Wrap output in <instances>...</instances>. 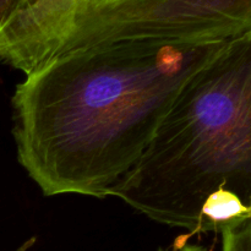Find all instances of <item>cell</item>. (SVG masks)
<instances>
[{"label":"cell","mask_w":251,"mask_h":251,"mask_svg":"<svg viewBox=\"0 0 251 251\" xmlns=\"http://www.w3.org/2000/svg\"><path fill=\"white\" fill-rule=\"evenodd\" d=\"M226 43L130 41L53 56L12 97L20 164L46 196L108 198Z\"/></svg>","instance_id":"cell-1"},{"label":"cell","mask_w":251,"mask_h":251,"mask_svg":"<svg viewBox=\"0 0 251 251\" xmlns=\"http://www.w3.org/2000/svg\"><path fill=\"white\" fill-rule=\"evenodd\" d=\"M218 189L251 207V28L227 42L184 86L147 151L110 196L193 235L203 202Z\"/></svg>","instance_id":"cell-2"},{"label":"cell","mask_w":251,"mask_h":251,"mask_svg":"<svg viewBox=\"0 0 251 251\" xmlns=\"http://www.w3.org/2000/svg\"><path fill=\"white\" fill-rule=\"evenodd\" d=\"M251 28V0H90L54 56L130 41L229 42Z\"/></svg>","instance_id":"cell-3"},{"label":"cell","mask_w":251,"mask_h":251,"mask_svg":"<svg viewBox=\"0 0 251 251\" xmlns=\"http://www.w3.org/2000/svg\"><path fill=\"white\" fill-rule=\"evenodd\" d=\"M90 0H39L0 31V61L25 76L53 58Z\"/></svg>","instance_id":"cell-4"},{"label":"cell","mask_w":251,"mask_h":251,"mask_svg":"<svg viewBox=\"0 0 251 251\" xmlns=\"http://www.w3.org/2000/svg\"><path fill=\"white\" fill-rule=\"evenodd\" d=\"M222 251H251V216L221 230Z\"/></svg>","instance_id":"cell-5"},{"label":"cell","mask_w":251,"mask_h":251,"mask_svg":"<svg viewBox=\"0 0 251 251\" xmlns=\"http://www.w3.org/2000/svg\"><path fill=\"white\" fill-rule=\"evenodd\" d=\"M24 0H0V31L24 9Z\"/></svg>","instance_id":"cell-6"},{"label":"cell","mask_w":251,"mask_h":251,"mask_svg":"<svg viewBox=\"0 0 251 251\" xmlns=\"http://www.w3.org/2000/svg\"><path fill=\"white\" fill-rule=\"evenodd\" d=\"M159 251H168V250H159ZM173 251H210V250L205 249V248L200 247V245L181 244L180 247H176Z\"/></svg>","instance_id":"cell-7"},{"label":"cell","mask_w":251,"mask_h":251,"mask_svg":"<svg viewBox=\"0 0 251 251\" xmlns=\"http://www.w3.org/2000/svg\"><path fill=\"white\" fill-rule=\"evenodd\" d=\"M39 0H24V2H25V6H24V9L21 10V11H24V10H26V9H28V7H31V6H33L34 4H36V2H38ZM20 11V12H21Z\"/></svg>","instance_id":"cell-8"}]
</instances>
